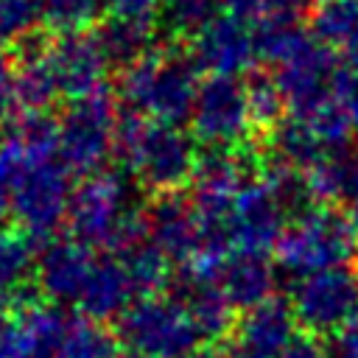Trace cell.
<instances>
[{"label": "cell", "mask_w": 358, "mask_h": 358, "mask_svg": "<svg viewBox=\"0 0 358 358\" xmlns=\"http://www.w3.org/2000/svg\"><path fill=\"white\" fill-rule=\"evenodd\" d=\"M224 358H260V355L246 352V350H235V352H229V355H224Z\"/></svg>", "instance_id": "ab89813d"}, {"label": "cell", "mask_w": 358, "mask_h": 358, "mask_svg": "<svg viewBox=\"0 0 358 358\" xmlns=\"http://www.w3.org/2000/svg\"><path fill=\"white\" fill-rule=\"evenodd\" d=\"M285 204L263 179H252L229 207V243L232 252L266 255L277 249L288 221Z\"/></svg>", "instance_id": "30bf717a"}, {"label": "cell", "mask_w": 358, "mask_h": 358, "mask_svg": "<svg viewBox=\"0 0 358 358\" xmlns=\"http://www.w3.org/2000/svg\"><path fill=\"white\" fill-rule=\"evenodd\" d=\"M131 302H137V291L123 260L117 255H101L76 308L84 319L103 324L109 319H120Z\"/></svg>", "instance_id": "ac0fdd59"}, {"label": "cell", "mask_w": 358, "mask_h": 358, "mask_svg": "<svg viewBox=\"0 0 358 358\" xmlns=\"http://www.w3.org/2000/svg\"><path fill=\"white\" fill-rule=\"evenodd\" d=\"M355 252L358 235L350 215L330 204H313L288 221L274 257L285 271L308 277L350 263Z\"/></svg>", "instance_id": "277c9868"}, {"label": "cell", "mask_w": 358, "mask_h": 358, "mask_svg": "<svg viewBox=\"0 0 358 358\" xmlns=\"http://www.w3.org/2000/svg\"><path fill=\"white\" fill-rule=\"evenodd\" d=\"M112 17L120 20H137V22H151L154 14L162 8V0H106Z\"/></svg>", "instance_id": "d6a6232c"}, {"label": "cell", "mask_w": 358, "mask_h": 358, "mask_svg": "<svg viewBox=\"0 0 358 358\" xmlns=\"http://www.w3.org/2000/svg\"><path fill=\"white\" fill-rule=\"evenodd\" d=\"M213 280L221 288V294L229 299V305L241 308V310H249V308L271 299L274 285H277L268 257L249 255V252H229L218 263Z\"/></svg>", "instance_id": "e0dca14e"}, {"label": "cell", "mask_w": 358, "mask_h": 358, "mask_svg": "<svg viewBox=\"0 0 358 358\" xmlns=\"http://www.w3.org/2000/svg\"><path fill=\"white\" fill-rule=\"evenodd\" d=\"M70 322L53 302H22L0 330V358H62Z\"/></svg>", "instance_id": "8fae6325"}, {"label": "cell", "mask_w": 358, "mask_h": 358, "mask_svg": "<svg viewBox=\"0 0 358 358\" xmlns=\"http://www.w3.org/2000/svg\"><path fill=\"white\" fill-rule=\"evenodd\" d=\"M218 3L221 0H162V14L176 34L193 39L218 17Z\"/></svg>", "instance_id": "4dcf8cb0"}, {"label": "cell", "mask_w": 358, "mask_h": 358, "mask_svg": "<svg viewBox=\"0 0 358 358\" xmlns=\"http://www.w3.org/2000/svg\"><path fill=\"white\" fill-rule=\"evenodd\" d=\"M62 358H123L120 336L92 319H73Z\"/></svg>", "instance_id": "484cf974"}, {"label": "cell", "mask_w": 358, "mask_h": 358, "mask_svg": "<svg viewBox=\"0 0 358 358\" xmlns=\"http://www.w3.org/2000/svg\"><path fill=\"white\" fill-rule=\"evenodd\" d=\"M36 260L39 255L28 232L20 227H0V291L20 294L31 274H36Z\"/></svg>", "instance_id": "cb8c5ba5"}, {"label": "cell", "mask_w": 358, "mask_h": 358, "mask_svg": "<svg viewBox=\"0 0 358 358\" xmlns=\"http://www.w3.org/2000/svg\"><path fill=\"white\" fill-rule=\"evenodd\" d=\"M48 45L34 39L22 42L17 67H14V95L11 106L17 112H48V106L59 98L56 78L48 64Z\"/></svg>", "instance_id": "d6986e66"}, {"label": "cell", "mask_w": 358, "mask_h": 358, "mask_svg": "<svg viewBox=\"0 0 358 358\" xmlns=\"http://www.w3.org/2000/svg\"><path fill=\"white\" fill-rule=\"evenodd\" d=\"M310 34L330 48H344L358 34V0H319L310 11Z\"/></svg>", "instance_id": "d4e9b609"}, {"label": "cell", "mask_w": 358, "mask_h": 358, "mask_svg": "<svg viewBox=\"0 0 358 358\" xmlns=\"http://www.w3.org/2000/svg\"><path fill=\"white\" fill-rule=\"evenodd\" d=\"M336 358H358V313L333 336Z\"/></svg>", "instance_id": "e575fe53"}, {"label": "cell", "mask_w": 358, "mask_h": 358, "mask_svg": "<svg viewBox=\"0 0 358 358\" xmlns=\"http://www.w3.org/2000/svg\"><path fill=\"white\" fill-rule=\"evenodd\" d=\"M67 227L70 238L87 243L95 252H120L148 235L145 210H137L131 204L123 173L106 168L84 176V182L73 187Z\"/></svg>", "instance_id": "7a4b0ae2"}, {"label": "cell", "mask_w": 358, "mask_h": 358, "mask_svg": "<svg viewBox=\"0 0 358 358\" xmlns=\"http://www.w3.org/2000/svg\"><path fill=\"white\" fill-rule=\"evenodd\" d=\"M296 324L299 322L291 310V302L271 296L238 316L235 338L246 352H255L260 358H277L296 338Z\"/></svg>", "instance_id": "2e32d148"}, {"label": "cell", "mask_w": 358, "mask_h": 358, "mask_svg": "<svg viewBox=\"0 0 358 358\" xmlns=\"http://www.w3.org/2000/svg\"><path fill=\"white\" fill-rule=\"evenodd\" d=\"M190 126L193 137L207 148H243V140L255 126L246 84L227 76H210L199 87Z\"/></svg>", "instance_id": "9c48e42d"}, {"label": "cell", "mask_w": 358, "mask_h": 358, "mask_svg": "<svg viewBox=\"0 0 358 358\" xmlns=\"http://www.w3.org/2000/svg\"><path fill=\"white\" fill-rule=\"evenodd\" d=\"M109 255H117L134 282V291H137V299L140 296H157L162 294V288L168 285L171 280V260L165 257V252L145 235L134 243H129L126 249L120 252H109Z\"/></svg>", "instance_id": "44dd1931"}, {"label": "cell", "mask_w": 358, "mask_h": 358, "mask_svg": "<svg viewBox=\"0 0 358 358\" xmlns=\"http://www.w3.org/2000/svg\"><path fill=\"white\" fill-rule=\"evenodd\" d=\"M20 305H22V302H20V294H6V291H0V330L8 324V319L17 313Z\"/></svg>", "instance_id": "8d00e7d4"}, {"label": "cell", "mask_w": 358, "mask_h": 358, "mask_svg": "<svg viewBox=\"0 0 358 358\" xmlns=\"http://www.w3.org/2000/svg\"><path fill=\"white\" fill-rule=\"evenodd\" d=\"M199 87L196 62L176 50H151L120 76V98L129 109L171 126L190 120Z\"/></svg>", "instance_id": "3957f363"}, {"label": "cell", "mask_w": 358, "mask_h": 358, "mask_svg": "<svg viewBox=\"0 0 358 358\" xmlns=\"http://www.w3.org/2000/svg\"><path fill=\"white\" fill-rule=\"evenodd\" d=\"M355 145H358V126H355Z\"/></svg>", "instance_id": "b9f144b4"}, {"label": "cell", "mask_w": 358, "mask_h": 358, "mask_svg": "<svg viewBox=\"0 0 358 358\" xmlns=\"http://www.w3.org/2000/svg\"><path fill=\"white\" fill-rule=\"evenodd\" d=\"M48 64L56 78L59 95L78 101L106 87V67L109 59L90 34H64L53 45H48Z\"/></svg>", "instance_id": "4fadbf2b"}, {"label": "cell", "mask_w": 358, "mask_h": 358, "mask_svg": "<svg viewBox=\"0 0 358 358\" xmlns=\"http://www.w3.org/2000/svg\"><path fill=\"white\" fill-rule=\"evenodd\" d=\"M341 50H344V56H347V67H350L352 73H358V34H355Z\"/></svg>", "instance_id": "74e56055"}, {"label": "cell", "mask_w": 358, "mask_h": 358, "mask_svg": "<svg viewBox=\"0 0 358 358\" xmlns=\"http://www.w3.org/2000/svg\"><path fill=\"white\" fill-rule=\"evenodd\" d=\"M117 336L137 355L148 358H190L204 347L201 333L179 296H140L117 319Z\"/></svg>", "instance_id": "5b68a950"}, {"label": "cell", "mask_w": 358, "mask_h": 358, "mask_svg": "<svg viewBox=\"0 0 358 358\" xmlns=\"http://www.w3.org/2000/svg\"><path fill=\"white\" fill-rule=\"evenodd\" d=\"M25 159V143L20 140V134L8 126L0 137V218H6L11 213V201H14V185L20 176Z\"/></svg>", "instance_id": "1f68e13d"}, {"label": "cell", "mask_w": 358, "mask_h": 358, "mask_svg": "<svg viewBox=\"0 0 358 358\" xmlns=\"http://www.w3.org/2000/svg\"><path fill=\"white\" fill-rule=\"evenodd\" d=\"M190 42V59L199 70H207L210 76L238 78L241 73L252 70L255 62H260L255 31L229 14L215 17Z\"/></svg>", "instance_id": "7c38bea8"}, {"label": "cell", "mask_w": 358, "mask_h": 358, "mask_svg": "<svg viewBox=\"0 0 358 358\" xmlns=\"http://www.w3.org/2000/svg\"><path fill=\"white\" fill-rule=\"evenodd\" d=\"M115 157L151 196H171L193 179L199 151L179 126L131 112L117 126Z\"/></svg>", "instance_id": "6da1fadb"}, {"label": "cell", "mask_w": 358, "mask_h": 358, "mask_svg": "<svg viewBox=\"0 0 358 358\" xmlns=\"http://www.w3.org/2000/svg\"><path fill=\"white\" fill-rule=\"evenodd\" d=\"M11 95H14V67L0 53V109L11 106Z\"/></svg>", "instance_id": "d590c367"}, {"label": "cell", "mask_w": 358, "mask_h": 358, "mask_svg": "<svg viewBox=\"0 0 358 358\" xmlns=\"http://www.w3.org/2000/svg\"><path fill=\"white\" fill-rule=\"evenodd\" d=\"M277 358H330V352H327V347L322 344L319 336L302 333V336H296Z\"/></svg>", "instance_id": "836d02e7"}, {"label": "cell", "mask_w": 358, "mask_h": 358, "mask_svg": "<svg viewBox=\"0 0 358 358\" xmlns=\"http://www.w3.org/2000/svg\"><path fill=\"white\" fill-rule=\"evenodd\" d=\"M98 42L106 53V59L112 64L129 67L134 62H140L143 56H148L154 48V25L151 22H137V20H120L112 17L109 22L101 25L98 31Z\"/></svg>", "instance_id": "603a6c76"}, {"label": "cell", "mask_w": 358, "mask_h": 358, "mask_svg": "<svg viewBox=\"0 0 358 358\" xmlns=\"http://www.w3.org/2000/svg\"><path fill=\"white\" fill-rule=\"evenodd\" d=\"M129 358H148V355H137V352H134V355H129Z\"/></svg>", "instance_id": "60d3db41"}, {"label": "cell", "mask_w": 358, "mask_h": 358, "mask_svg": "<svg viewBox=\"0 0 358 358\" xmlns=\"http://www.w3.org/2000/svg\"><path fill=\"white\" fill-rule=\"evenodd\" d=\"M145 224L148 238L165 252L171 263L187 266L199 255L201 224L190 199H182L179 193L154 196V201L145 207Z\"/></svg>", "instance_id": "9a60e30c"}, {"label": "cell", "mask_w": 358, "mask_h": 358, "mask_svg": "<svg viewBox=\"0 0 358 358\" xmlns=\"http://www.w3.org/2000/svg\"><path fill=\"white\" fill-rule=\"evenodd\" d=\"M227 14L241 22H294L308 0H221Z\"/></svg>", "instance_id": "f1b7e54d"}, {"label": "cell", "mask_w": 358, "mask_h": 358, "mask_svg": "<svg viewBox=\"0 0 358 358\" xmlns=\"http://www.w3.org/2000/svg\"><path fill=\"white\" fill-rule=\"evenodd\" d=\"M347 215H350V221H352V227H355V235H358V185L352 187V193H350V199H347Z\"/></svg>", "instance_id": "f35d334b"}, {"label": "cell", "mask_w": 358, "mask_h": 358, "mask_svg": "<svg viewBox=\"0 0 358 358\" xmlns=\"http://www.w3.org/2000/svg\"><path fill=\"white\" fill-rule=\"evenodd\" d=\"M327 151H336V148H327L319 134L310 129L308 120L302 117H288L282 120L274 131H271V157L296 168V171H308L310 165H316Z\"/></svg>", "instance_id": "7402d4cb"}, {"label": "cell", "mask_w": 358, "mask_h": 358, "mask_svg": "<svg viewBox=\"0 0 358 358\" xmlns=\"http://www.w3.org/2000/svg\"><path fill=\"white\" fill-rule=\"evenodd\" d=\"M288 302L305 333L336 336L358 313V266L344 263L296 277Z\"/></svg>", "instance_id": "ba28073f"}, {"label": "cell", "mask_w": 358, "mask_h": 358, "mask_svg": "<svg viewBox=\"0 0 358 358\" xmlns=\"http://www.w3.org/2000/svg\"><path fill=\"white\" fill-rule=\"evenodd\" d=\"M246 98H249V112H252V123L255 129L263 131H274L282 123V115L288 109L280 87L274 78L268 76H257L246 84Z\"/></svg>", "instance_id": "83f0119b"}, {"label": "cell", "mask_w": 358, "mask_h": 358, "mask_svg": "<svg viewBox=\"0 0 358 358\" xmlns=\"http://www.w3.org/2000/svg\"><path fill=\"white\" fill-rule=\"evenodd\" d=\"M103 3L106 0H42V22L59 36L84 34V28L101 14Z\"/></svg>", "instance_id": "4316f807"}, {"label": "cell", "mask_w": 358, "mask_h": 358, "mask_svg": "<svg viewBox=\"0 0 358 358\" xmlns=\"http://www.w3.org/2000/svg\"><path fill=\"white\" fill-rule=\"evenodd\" d=\"M42 22V0H0V39L22 45Z\"/></svg>", "instance_id": "f546056e"}, {"label": "cell", "mask_w": 358, "mask_h": 358, "mask_svg": "<svg viewBox=\"0 0 358 358\" xmlns=\"http://www.w3.org/2000/svg\"><path fill=\"white\" fill-rule=\"evenodd\" d=\"M117 126V101L106 87L70 101L67 112L56 123L59 157L70 168V173L92 176L103 171V162L109 159V154H115Z\"/></svg>", "instance_id": "8992f818"}, {"label": "cell", "mask_w": 358, "mask_h": 358, "mask_svg": "<svg viewBox=\"0 0 358 358\" xmlns=\"http://www.w3.org/2000/svg\"><path fill=\"white\" fill-rule=\"evenodd\" d=\"M98 257L95 249L76 238L50 241L36 260V282L42 294L56 305H78Z\"/></svg>", "instance_id": "5bb4252c"}, {"label": "cell", "mask_w": 358, "mask_h": 358, "mask_svg": "<svg viewBox=\"0 0 358 358\" xmlns=\"http://www.w3.org/2000/svg\"><path fill=\"white\" fill-rule=\"evenodd\" d=\"M274 81L291 109V115L305 117L327 106L336 98V81L341 64L330 45L319 42L310 31H302L291 50L274 64Z\"/></svg>", "instance_id": "52a82bcc"}, {"label": "cell", "mask_w": 358, "mask_h": 358, "mask_svg": "<svg viewBox=\"0 0 358 358\" xmlns=\"http://www.w3.org/2000/svg\"><path fill=\"white\" fill-rule=\"evenodd\" d=\"M305 185L313 204L336 207L338 201H347L358 185V157L347 148L327 151L316 165L305 171Z\"/></svg>", "instance_id": "ffe728a7"}]
</instances>
